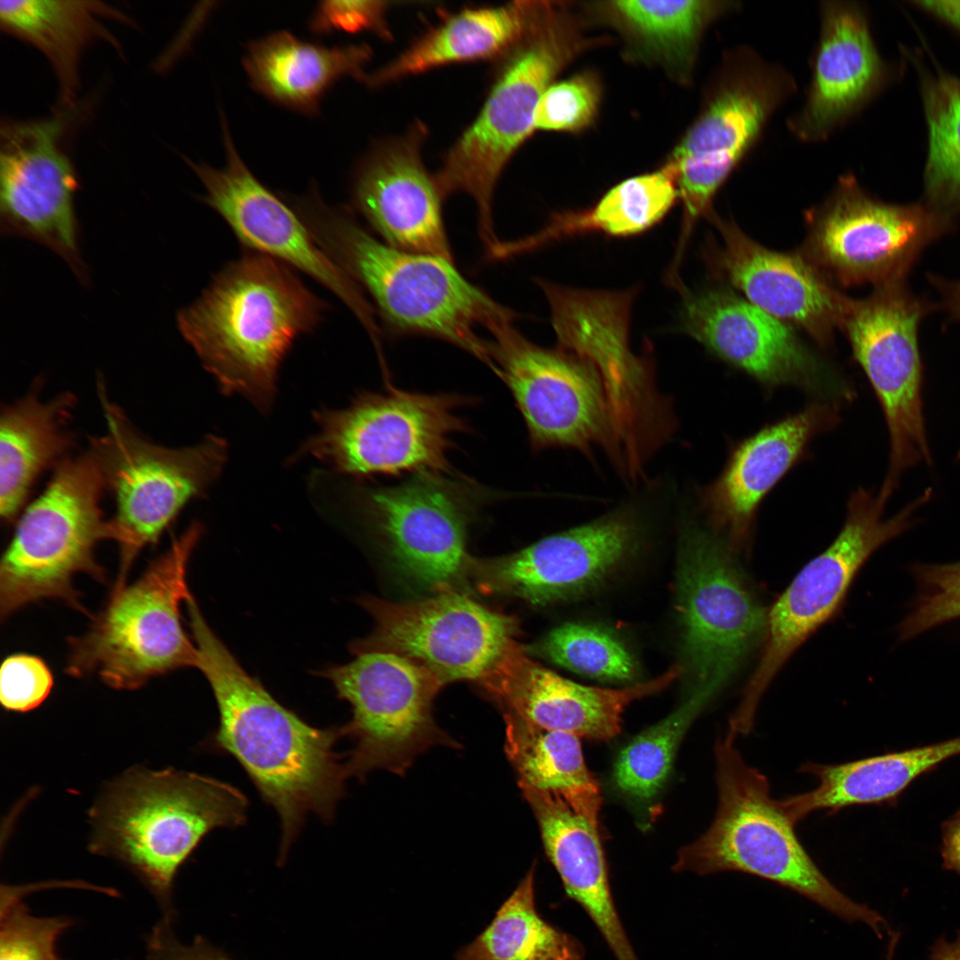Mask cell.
<instances>
[{
    "instance_id": "obj_1",
    "label": "cell",
    "mask_w": 960,
    "mask_h": 960,
    "mask_svg": "<svg viewBox=\"0 0 960 960\" xmlns=\"http://www.w3.org/2000/svg\"><path fill=\"white\" fill-rule=\"evenodd\" d=\"M199 668L211 685L219 726L209 745L232 756L280 819V860L307 817L333 818L348 775L334 751L340 727L312 726L241 667L196 601L187 604Z\"/></svg>"
},
{
    "instance_id": "obj_2",
    "label": "cell",
    "mask_w": 960,
    "mask_h": 960,
    "mask_svg": "<svg viewBox=\"0 0 960 960\" xmlns=\"http://www.w3.org/2000/svg\"><path fill=\"white\" fill-rule=\"evenodd\" d=\"M325 309L293 268L250 251L219 271L177 324L223 393L268 412L281 364Z\"/></svg>"
},
{
    "instance_id": "obj_3",
    "label": "cell",
    "mask_w": 960,
    "mask_h": 960,
    "mask_svg": "<svg viewBox=\"0 0 960 960\" xmlns=\"http://www.w3.org/2000/svg\"><path fill=\"white\" fill-rule=\"evenodd\" d=\"M290 204L324 252L367 292L396 332L451 342L493 370L488 342L476 332L514 314L467 280L453 260L396 249L370 235L345 208L312 189Z\"/></svg>"
},
{
    "instance_id": "obj_4",
    "label": "cell",
    "mask_w": 960,
    "mask_h": 960,
    "mask_svg": "<svg viewBox=\"0 0 960 960\" xmlns=\"http://www.w3.org/2000/svg\"><path fill=\"white\" fill-rule=\"evenodd\" d=\"M248 800L217 779L168 768L134 767L106 784L89 811L93 854L118 860L176 919L173 884L180 867L213 828L246 819Z\"/></svg>"
},
{
    "instance_id": "obj_5",
    "label": "cell",
    "mask_w": 960,
    "mask_h": 960,
    "mask_svg": "<svg viewBox=\"0 0 960 960\" xmlns=\"http://www.w3.org/2000/svg\"><path fill=\"white\" fill-rule=\"evenodd\" d=\"M728 731L715 748L717 809L708 829L680 849L672 868L700 876L739 871L807 898L837 917L860 922L882 938L884 918L841 892L796 836L795 824L771 796L767 778L748 765Z\"/></svg>"
},
{
    "instance_id": "obj_6",
    "label": "cell",
    "mask_w": 960,
    "mask_h": 960,
    "mask_svg": "<svg viewBox=\"0 0 960 960\" xmlns=\"http://www.w3.org/2000/svg\"><path fill=\"white\" fill-rule=\"evenodd\" d=\"M202 533L193 523L135 582L113 588L87 633L69 640V675L96 672L112 688L133 690L154 676L197 667L180 606L192 597L188 564Z\"/></svg>"
},
{
    "instance_id": "obj_7",
    "label": "cell",
    "mask_w": 960,
    "mask_h": 960,
    "mask_svg": "<svg viewBox=\"0 0 960 960\" xmlns=\"http://www.w3.org/2000/svg\"><path fill=\"white\" fill-rule=\"evenodd\" d=\"M551 310L558 347L589 363L607 396L619 468L645 474L654 453L676 430L669 398L658 388L649 356L628 340L632 292L572 289L540 281Z\"/></svg>"
},
{
    "instance_id": "obj_8",
    "label": "cell",
    "mask_w": 960,
    "mask_h": 960,
    "mask_svg": "<svg viewBox=\"0 0 960 960\" xmlns=\"http://www.w3.org/2000/svg\"><path fill=\"white\" fill-rule=\"evenodd\" d=\"M106 489L87 452L64 459L44 492L19 519L0 562V613L4 619L43 599H59L84 611L73 577L83 572L105 582L94 549L110 540L100 508Z\"/></svg>"
},
{
    "instance_id": "obj_9",
    "label": "cell",
    "mask_w": 960,
    "mask_h": 960,
    "mask_svg": "<svg viewBox=\"0 0 960 960\" xmlns=\"http://www.w3.org/2000/svg\"><path fill=\"white\" fill-rule=\"evenodd\" d=\"M99 393L106 431L91 440L89 452L116 505L108 520L110 540L120 550L119 572L113 588L125 585L140 552L158 541L164 531L191 500L205 493L219 478L228 458V444L208 436L196 445L170 448L145 438L102 383Z\"/></svg>"
},
{
    "instance_id": "obj_10",
    "label": "cell",
    "mask_w": 960,
    "mask_h": 960,
    "mask_svg": "<svg viewBox=\"0 0 960 960\" xmlns=\"http://www.w3.org/2000/svg\"><path fill=\"white\" fill-rule=\"evenodd\" d=\"M581 43L567 19L550 5L515 48L476 121L435 176L444 197L462 192L475 201L479 234L489 252L500 243L492 211L498 180L534 129L542 95Z\"/></svg>"
},
{
    "instance_id": "obj_11",
    "label": "cell",
    "mask_w": 960,
    "mask_h": 960,
    "mask_svg": "<svg viewBox=\"0 0 960 960\" xmlns=\"http://www.w3.org/2000/svg\"><path fill=\"white\" fill-rule=\"evenodd\" d=\"M470 398L390 387L364 392L340 410L314 413L316 432L301 447L335 473L364 477L403 473H449L456 433L468 431L457 411Z\"/></svg>"
},
{
    "instance_id": "obj_12",
    "label": "cell",
    "mask_w": 960,
    "mask_h": 960,
    "mask_svg": "<svg viewBox=\"0 0 960 960\" xmlns=\"http://www.w3.org/2000/svg\"><path fill=\"white\" fill-rule=\"evenodd\" d=\"M796 87L785 68L751 47L726 52L712 93L665 165L676 179L684 231L714 213L716 193Z\"/></svg>"
},
{
    "instance_id": "obj_13",
    "label": "cell",
    "mask_w": 960,
    "mask_h": 960,
    "mask_svg": "<svg viewBox=\"0 0 960 960\" xmlns=\"http://www.w3.org/2000/svg\"><path fill=\"white\" fill-rule=\"evenodd\" d=\"M800 252L834 286L906 282L924 251L956 228L954 215L926 202L897 204L847 173L807 214Z\"/></svg>"
},
{
    "instance_id": "obj_14",
    "label": "cell",
    "mask_w": 960,
    "mask_h": 960,
    "mask_svg": "<svg viewBox=\"0 0 960 960\" xmlns=\"http://www.w3.org/2000/svg\"><path fill=\"white\" fill-rule=\"evenodd\" d=\"M352 716L343 736L353 742L345 767L363 779L375 770L404 775L420 755L437 746L459 748L433 717V702L445 684L424 666L402 655L368 651L323 672Z\"/></svg>"
},
{
    "instance_id": "obj_15",
    "label": "cell",
    "mask_w": 960,
    "mask_h": 960,
    "mask_svg": "<svg viewBox=\"0 0 960 960\" xmlns=\"http://www.w3.org/2000/svg\"><path fill=\"white\" fill-rule=\"evenodd\" d=\"M348 505L396 566L434 592L468 576L467 532L483 492L449 473H419L391 486L340 489Z\"/></svg>"
},
{
    "instance_id": "obj_16",
    "label": "cell",
    "mask_w": 960,
    "mask_h": 960,
    "mask_svg": "<svg viewBox=\"0 0 960 960\" xmlns=\"http://www.w3.org/2000/svg\"><path fill=\"white\" fill-rule=\"evenodd\" d=\"M935 308L906 282L876 287L868 297L848 302L842 330L880 403L889 433V466L878 494L884 501L908 468L931 461L918 336Z\"/></svg>"
},
{
    "instance_id": "obj_17",
    "label": "cell",
    "mask_w": 960,
    "mask_h": 960,
    "mask_svg": "<svg viewBox=\"0 0 960 960\" xmlns=\"http://www.w3.org/2000/svg\"><path fill=\"white\" fill-rule=\"evenodd\" d=\"M931 491L889 519L884 505L869 492L851 496L844 524L832 544L810 561L774 604L769 615L768 641L733 717L750 726L759 700L774 676L798 646L837 609L854 576L882 545L916 523L915 512Z\"/></svg>"
},
{
    "instance_id": "obj_18",
    "label": "cell",
    "mask_w": 960,
    "mask_h": 960,
    "mask_svg": "<svg viewBox=\"0 0 960 960\" xmlns=\"http://www.w3.org/2000/svg\"><path fill=\"white\" fill-rule=\"evenodd\" d=\"M507 322L490 332L493 372L504 381L534 451L568 448L612 460L616 444L606 393L596 369L557 347H539Z\"/></svg>"
},
{
    "instance_id": "obj_19",
    "label": "cell",
    "mask_w": 960,
    "mask_h": 960,
    "mask_svg": "<svg viewBox=\"0 0 960 960\" xmlns=\"http://www.w3.org/2000/svg\"><path fill=\"white\" fill-rule=\"evenodd\" d=\"M682 533L677 577L681 668L692 690L717 692L756 644L767 621L724 542L698 525H687Z\"/></svg>"
},
{
    "instance_id": "obj_20",
    "label": "cell",
    "mask_w": 960,
    "mask_h": 960,
    "mask_svg": "<svg viewBox=\"0 0 960 960\" xmlns=\"http://www.w3.org/2000/svg\"><path fill=\"white\" fill-rule=\"evenodd\" d=\"M361 604L373 619L374 628L355 643L356 653L383 651L402 655L429 669L445 684L459 680L478 683L516 642L515 618L452 588L405 602L364 597Z\"/></svg>"
},
{
    "instance_id": "obj_21",
    "label": "cell",
    "mask_w": 960,
    "mask_h": 960,
    "mask_svg": "<svg viewBox=\"0 0 960 960\" xmlns=\"http://www.w3.org/2000/svg\"><path fill=\"white\" fill-rule=\"evenodd\" d=\"M64 113L29 121H4L0 130L2 234L26 237L60 256L82 284L74 196L77 180L62 149Z\"/></svg>"
},
{
    "instance_id": "obj_22",
    "label": "cell",
    "mask_w": 960,
    "mask_h": 960,
    "mask_svg": "<svg viewBox=\"0 0 960 960\" xmlns=\"http://www.w3.org/2000/svg\"><path fill=\"white\" fill-rule=\"evenodd\" d=\"M680 323L711 354L767 388L793 385L830 400L852 395L792 326L728 288L684 292Z\"/></svg>"
},
{
    "instance_id": "obj_23",
    "label": "cell",
    "mask_w": 960,
    "mask_h": 960,
    "mask_svg": "<svg viewBox=\"0 0 960 960\" xmlns=\"http://www.w3.org/2000/svg\"><path fill=\"white\" fill-rule=\"evenodd\" d=\"M226 164L221 169L185 158L203 183V200L251 252L307 274L335 294L378 340L372 306L363 290L324 252L292 207L266 188L239 156L221 119Z\"/></svg>"
},
{
    "instance_id": "obj_24",
    "label": "cell",
    "mask_w": 960,
    "mask_h": 960,
    "mask_svg": "<svg viewBox=\"0 0 960 960\" xmlns=\"http://www.w3.org/2000/svg\"><path fill=\"white\" fill-rule=\"evenodd\" d=\"M636 537L632 513L618 509L510 555L471 558L468 576L483 591L545 604L601 581L629 552Z\"/></svg>"
},
{
    "instance_id": "obj_25",
    "label": "cell",
    "mask_w": 960,
    "mask_h": 960,
    "mask_svg": "<svg viewBox=\"0 0 960 960\" xmlns=\"http://www.w3.org/2000/svg\"><path fill=\"white\" fill-rule=\"evenodd\" d=\"M682 674L676 665L654 679L621 689L585 686L533 662L516 642L477 684L502 716L604 742L620 732L622 714L630 703L665 689Z\"/></svg>"
},
{
    "instance_id": "obj_26",
    "label": "cell",
    "mask_w": 960,
    "mask_h": 960,
    "mask_svg": "<svg viewBox=\"0 0 960 960\" xmlns=\"http://www.w3.org/2000/svg\"><path fill=\"white\" fill-rule=\"evenodd\" d=\"M887 67L862 7L823 1L810 84L802 107L788 120L804 142H820L853 118L883 89Z\"/></svg>"
},
{
    "instance_id": "obj_27",
    "label": "cell",
    "mask_w": 960,
    "mask_h": 960,
    "mask_svg": "<svg viewBox=\"0 0 960 960\" xmlns=\"http://www.w3.org/2000/svg\"><path fill=\"white\" fill-rule=\"evenodd\" d=\"M721 236L720 272L750 303L804 331L822 346L842 329L850 298L843 295L801 252L767 248L734 222L710 218Z\"/></svg>"
},
{
    "instance_id": "obj_28",
    "label": "cell",
    "mask_w": 960,
    "mask_h": 960,
    "mask_svg": "<svg viewBox=\"0 0 960 960\" xmlns=\"http://www.w3.org/2000/svg\"><path fill=\"white\" fill-rule=\"evenodd\" d=\"M421 129L372 153L356 173L352 201L388 245L452 260L444 198L420 154Z\"/></svg>"
},
{
    "instance_id": "obj_29",
    "label": "cell",
    "mask_w": 960,
    "mask_h": 960,
    "mask_svg": "<svg viewBox=\"0 0 960 960\" xmlns=\"http://www.w3.org/2000/svg\"><path fill=\"white\" fill-rule=\"evenodd\" d=\"M837 420L831 404L817 403L738 443L720 475L700 492V508L714 527L732 543H745L764 498Z\"/></svg>"
},
{
    "instance_id": "obj_30",
    "label": "cell",
    "mask_w": 960,
    "mask_h": 960,
    "mask_svg": "<svg viewBox=\"0 0 960 960\" xmlns=\"http://www.w3.org/2000/svg\"><path fill=\"white\" fill-rule=\"evenodd\" d=\"M371 57L364 44L325 47L278 31L249 43L243 65L255 91L314 116L323 95L340 78L349 75L365 82L364 68Z\"/></svg>"
},
{
    "instance_id": "obj_31",
    "label": "cell",
    "mask_w": 960,
    "mask_h": 960,
    "mask_svg": "<svg viewBox=\"0 0 960 960\" xmlns=\"http://www.w3.org/2000/svg\"><path fill=\"white\" fill-rule=\"evenodd\" d=\"M958 755L960 736L840 764L809 762L800 770L814 776L817 787L780 802L795 825L814 812L894 803L917 778Z\"/></svg>"
},
{
    "instance_id": "obj_32",
    "label": "cell",
    "mask_w": 960,
    "mask_h": 960,
    "mask_svg": "<svg viewBox=\"0 0 960 960\" xmlns=\"http://www.w3.org/2000/svg\"><path fill=\"white\" fill-rule=\"evenodd\" d=\"M548 3L520 1L464 10L430 30L365 83L380 85L451 63L484 60L515 49L532 31Z\"/></svg>"
},
{
    "instance_id": "obj_33",
    "label": "cell",
    "mask_w": 960,
    "mask_h": 960,
    "mask_svg": "<svg viewBox=\"0 0 960 960\" xmlns=\"http://www.w3.org/2000/svg\"><path fill=\"white\" fill-rule=\"evenodd\" d=\"M127 20L100 2L21 0L0 2L3 30L39 50L52 65L60 84V101L72 107L78 88V66L84 50L96 39L117 46L100 18Z\"/></svg>"
},
{
    "instance_id": "obj_34",
    "label": "cell",
    "mask_w": 960,
    "mask_h": 960,
    "mask_svg": "<svg viewBox=\"0 0 960 960\" xmlns=\"http://www.w3.org/2000/svg\"><path fill=\"white\" fill-rule=\"evenodd\" d=\"M74 397L61 394L49 401L28 395L6 406L0 420V514L12 521L39 475L60 463L71 445L67 420Z\"/></svg>"
},
{
    "instance_id": "obj_35",
    "label": "cell",
    "mask_w": 960,
    "mask_h": 960,
    "mask_svg": "<svg viewBox=\"0 0 960 960\" xmlns=\"http://www.w3.org/2000/svg\"><path fill=\"white\" fill-rule=\"evenodd\" d=\"M520 789L535 816L546 854L566 896L582 908L609 902L613 895L598 827L559 793L530 787Z\"/></svg>"
},
{
    "instance_id": "obj_36",
    "label": "cell",
    "mask_w": 960,
    "mask_h": 960,
    "mask_svg": "<svg viewBox=\"0 0 960 960\" xmlns=\"http://www.w3.org/2000/svg\"><path fill=\"white\" fill-rule=\"evenodd\" d=\"M505 722V751L519 787L557 792L599 827L602 796L585 762L580 739L538 727L512 716Z\"/></svg>"
},
{
    "instance_id": "obj_37",
    "label": "cell",
    "mask_w": 960,
    "mask_h": 960,
    "mask_svg": "<svg viewBox=\"0 0 960 960\" xmlns=\"http://www.w3.org/2000/svg\"><path fill=\"white\" fill-rule=\"evenodd\" d=\"M535 863L485 929L454 960H583L582 943L538 912Z\"/></svg>"
},
{
    "instance_id": "obj_38",
    "label": "cell",
    "mask_w": 960,
    "mask_h": 960,
    "mask_svg": "<svg viewBox=\"0 0 960 960\" xmlns=\"http://www.w3.org/2000/svg\"><path fill=\"white\" fill-rule=\"evenodd\" d=\"M740 8L737 1H614L604 9L649 52L689 75L706 28Z\"/></svg>"
},
{
    "instance_id": "obj_39",
    "label": "cell",
    "mask_w": 960,
    "mask_h": 960,
    "mask_svg": "<svg viewBox=\"0 0 960 960\" xmlns=\"http://www.w3.org/2000/svg\"><path fill=\"white\" fill-rule=\"evenodd\" d=\"M716 691L692 689L668 716L632 738L618 753L611 772L612 788L625 800L648 808L669 778L687 730Z\"/></svg>"
},
{
    "instance_id": "obj_40",
    "label": "cell",
    "mask_w": 960,
    "mask_h": 960,
    "mask_svg": "<svg viewBox=\"0 0 960 960\" xmlns=\"http://www.w3.org/2000/svg\"><path fill=\"white\" fill-rule=\"evenodd\" d=\"M915 65L928 130L924 202L956 216L960 212V76L916 60Z\"/></svg>"
},
{
    "instance_id": "obj_41",
    "label": "cell",
    "mask_w": 960,
    "mask_h": 960,
    "mask_svg": "<svg viewBox=\"0 0 960 960\" xmlns=\"http://www.w3.org/2000/svg\"><path fill=\"white\" fill-rule=\"evenodd\" d=\"M678 199L674 174L661 170L629 178L591 209L568 213L572 235L597 231L612 236L641 234L659 223Z\"/></svg>"
},
{
    "instance_id": "obj_42",
    "label": "cell",
    "mask_w": 960,
    "mask_h": 960,
    "mask_svg": "<svg viewBox=\"0 0 960 960\" xmlns=\"http://www.w3.org/2000/svg\"><path fill=\"white\" fill-rule=\"evenodd\" d=\"M530 650L572 671L603 681L632 682L639 675L636 661L622 643L591 625H561Z\"/></svg>"
},
{
    "instance_id": "obj_43",
    "label": "cell",
    "mask_w": 960,
    "mask_h": 960,
    "mask_svg": "<svg viewBox=\"0 0 960 960\" xmlns=\"http://www.w3.org/2000/svg\"><path fill=\"white\" fill-rule=\"evenodd\" d=\"M75 924L68 916H36L13 887L2 888L0 960H67L60 938Z\"/></svg>"
},
{
    "instance_id": "obj_44",
    "label": "cell",
    "mask_w": 960,
    "mask_h": 960,
    "mask_svg": "<svg viewBox=\"0 0 960 960\" xmlns=\"http://www.w3.org/2000/svg\"><path fill=\"white\" fill-rule=\"evenodd\" d=\"M908 570L916 594L897 627L901 642L960 618V562L915 563Z\"/></svg>"
},
{
    "instance_id": "obj_45",
    "label": "cell",
    "mask_w": 960,
    "mask_h": 960,
    "mask_svg": "<svg viewBox=\"0 0 960 960\" xmlns=\"http://www.w3.org/2000/svg\"><path fill=\"white\" fill-rule=\"evenodd\" d=\"M600 94L590 74L551 84L537 106L534 128L575 132L588 126L597 113Z\"/></svg>"
},
{
    "instance_id": "obj_46",
    "label": "cell",
    "mask_w": 960,
    "mask_h": 960,
    "mask_svg": "<svg viewBox=\"0 0 960 960\" xmlns=\"http://www.w3.org/2000/svg\"><path fill=\"white\" fill-rule=\"evenodd\" d=\"M53 676L41 658L15 653L6 657L0 669V700L4 708L28 712L40 706L51 693Z\"/></svg>"
},
{
    "instance_id": "obj_47",
    "label": "cell",
    "mask_w": 960,
    "mask_h": 960,
    "mask_svg": "<svg viewBox=\"0 0 960 960\" xmlns=\"http://www.w3.org/2000/svg\"><path fill=\"white\" fill-rule=\"evenodd\" d=\"M387 4L384 1L321 2L310 20V29L316 34L369 30L389 37L385 20Z\"/></svg>"
},
{
    "instance_id": "obj_48",
    "label": "cell",
    "mask_w": 960,
    "mask_h": 960,
    "mask_svg": "<svg viewBox=\"0 0 960 960\" xmlns=\"http://www.w3.org/2000/svg\"><path fill=\"white\" fill-rule=\"evenodd\" d=\"M174 924V918L162 916L152 927L146 936V960H235L201 935L183 944Z\"/></svg>"
},
{
    "instance_id": "obj_49",
    "label": "cell",
    "mask_w": 960,
    "mask_h": 960,
    "mask_svg": "<svg viewBox=\"0 0 960 960\" xmlns=\"http://www.w3.org/2000/svg\"><path fill=\"white\" fill-rule=\"evenodd\" d=\"M941 857L947 869L960 875V811L942 825Z\"/></svg>"
},
{
    "instance_id": "obj_50",
    "label": "cell",
    "mask_w": 960,
    "mask_h": 960,
    "mask_svg": "<svg viewBox=\"0 0 960 960\" xmlns=\"http://www.w3.org/2000/svg\"><path fill=\"white\" fill-rule=\"evenodd\" d=\"M931 284L940 294L939 306L952 321H960V280L950 281L931 275Z\"/></svg>"
},
{
    "instance_id": "obj_51",
    "label": "cell",
    "mask_w": 960,
    "mask_h": 960,
    "mask_svg": "<svg viewBox=\"0 0 960 960\" xmlns=\"http://www.w3.org/2000/svg\"><path fill=\"white\" fill-rule=\"evenodd\" d=\"M914 4L960 32V1H915Z\"/></svg>"
},
{
    "instance_id": "obj_52",
    "label": "cell",
    "mask_w": 960,
    "mask_h": 960,
    "mask_svg": "<svg viewBox=\"0 0 960 960\" xmlns=\"http://www.w3.org/2000/svg\"><path fill=\"white\" fill-rule=\"evenodd\" d=\"M929 960H960V933L953 940L939 939L932 947Z\"/></svg>"
},
{
    "instance_id": "obj_53",
    "label": "cell",
    "mask_w": 960,
    "mask_h": 960,
    "mask_svg": "<svg viewBox=\"0 0 960 960\" xmlns=\"http://www.w3.org/2000/svg\"><path fill=\"white\" fill-rule=\"evenodd\" d=\"M116 960H118V959H116Z\"/></svg>"
}]
</instances>
